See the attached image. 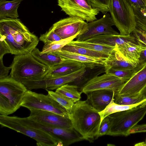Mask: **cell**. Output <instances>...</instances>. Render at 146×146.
<instances>
[{"instance_id":"f546056e","label":"cell","mask_w":146,"mask_h":146,"mask_svg":"<svg viewBox=\"0 0 146 146\" xmlns=\"http://www.w3.org/2000/svg\"><path fill=\"white\" fill-rule=\"evenodd\" d=\"M46 90L48 93L47 95L59 103L67 111L70 110L72 108L74 102L72 100L55 92L48 90Z\"/></svg>"},{"instance_id":"83f0119b","label":"cell","mask_w":146,"mask_h":146,"mask_svg":"<svg viewBox=\"0 0 146 146\" xmlns=\"http://www.w3.org/2000/svg\"><path fill=\"white\" fill-rule=\"evenodd\" d=\"M78 35H76L60 40L45 44L41 52L43 53H52L60 51L64 46L76 38Z\"/></svg>"},{"instance_id":"74e56055","label":"cell","mask_w":146,"mask_h":146,"mask_svg":"<svg viewBox=\"0 0 146 146\" xmlns=\"http://www.w3.org/2000/svg\"><path fill=\"white\" fill-rule=\"evenodd\" d=\"M11 68V65L8 67L5 66L3 64V58H0V79L8 76L9 71Z\"/></svg>"},{"instance_id":"d590c367","label":"cell","mask_w":146,"mask_h":146,"mask_svg":"<svg viewBox=\"0 0 146 146\" xmlns=\"http://www.w3.org/2000/svg\"><path fill=\"white\" fill-rule=\"evenodd\" d=\"M137 41L146 45V33L137 27L133 32Z\"/></svg>"},{"instance_id":"60d3db41","label":"cell","mask_w":146,"mask_h":146,"mask_svg":"<svg viewBox=\"0 0 146 146\" xmlns=\"http://www.w3.org/2000/svg\"><path fill=\"white\" fill-rule=\"evenodd\" d=\"M135 146H145V142H142L138 143H137L135 145Z\"/></svg>"},{"instance_id":"d6a6232c","label":"cell","mask_w":146,"mask_h":146,"mask_svg":"<svg viewBox=\"0 0 146 146\" xmlns=\"http://www.w3.org/2000/svg\"><path fill=\"white\" fill-rule=\"evenodd\" d=\"M133 70H127L111 68L105 72L106 73L111 74L119 78L125 83L130 78Z\"/></svg>"},{"instance_id":"d6986e66","label":"cell","mask_w":146,"mask_h":146,"mask_svg":"<svg viewBox=\"0 0 146 146\" xmlns=\"http://www.w3.org/2000/svg\"><path fill=\"white\" fill-rule=\"evenodd\" d=\"M84 65L76 61L65 59L63 62L50 68L44 78H53L65 76L78 70Z\"/></svg>"},{"instance_id":"2e32d148","label":"cell","mask_w":146,"mask_h":146,"mask_svg":"<svg viewBox=\"0 0 146 146\" xmlns=\"http://www.w3.org/2000/svg\"><path fill=\"white\" fill-rule=\"evenodd\" d=\"M114 48L125 60L136 67L140 62L141 52L146 50V45L138 41H128L120 46L116 45Z\"/></svg>"},{"instance_id":"836d02e7","label":"cell","mask_w":146,"mask_h":146,"mask_svg":"<svg viewBox=\"0 0 146 146\" xmlns=\"http://www.w3.org/2000/svg\"><path fill=\"white\" fill-rule=\"evenodd\" d=\"M62 39L51 27L45 33L41 35L39 38V40L43 42L44 44Z\"/></svg>"},{"instance_id":"4dcf8cb0","label":"cell","mask_w":146,"mask_h":146,"mask_svg":"<svg viewBox=\"0 0 146 146\" xmlns=\"http://www.w3.org/2000/svg\"><path fill=\"white\" fill-rule=\"evenodd\" d=\"M132 8L135 14L137 27L146 33V10L142 8Z\"/></svg>"},{"instance_id":"7bdbcfd3","label":"cell","mask_w":146,"mask_h":146,"mask_svg":"<svg viewBox=\"0 0 146 146\" xmlns=\"http://www.w3.org/2000/svg\"><path fill=\"white\" fill-rule=\"evenodd\" d=\"M145 146H146V139L145 140Z\"/></svg>"},{"instance_id":"7402d4cb","label":"cell","mask_w":146,"mask_h":146,"mask_svg":"<svg viewBox=\"0 0 146 146\" xmlns=\"http://www.w3.org/2000/svg\"><path fill=\"white\" fill-rule=\"evenodd\" d=\"M31 53L36 60L50 68L63 62L65 60L61 57L52 53H43L36 47Z\"/></svg>"},{"instance_id":"30bf717a","label":"cell","mask_w":146,"mask_h":146,"mask_svg":"<svg viewBox=\"0 0 146 146\" xmlns=\"http://www.w3.org/2000/svg\"><path fill=\"white\" fill-rule=\"evenodd\" d=\"M58 5L69 17H79L87 23L96 20L100 12L84 0H58Z\"/></svg>"},{"instance_id":"8fae6325","label":"cell","mask_w":146,"mask_h":146,"mask_svg":"<svg viewBox=\"0 0 146 146\" xmlns=\"http://www.w3.org/2000/svg\"><path fill=\"white\" fill-rule=\"evenodd\" d=\"M146 90V60H140L134 69L130 78L123 84L117 93L120 95L136 96Z\"/></svg>"},{"instance_id":"4316f807","label":"cell","mask_w":146,"mask_h":146,"mask_svg":"<svg viewBox=\"0 0 146 146\" xmlns=\"http://www.w3.org/2000/svg\"><path fill=\"white\" fill-rule=\"evenodd\" d=\"M69 43L108 54L115 47L85 41H78L73 40Z\"/></svg>"},{"instance_id":"9c48e42d","label":"cell","mask_w":146,"mask_h":146,"mask_svg":"<svg viewBox=\"0 0 146 146\" xmlns=\"http://www.w3.org/2000/svg\"><path fill=\"white\" fill-rule=\"evenodd\" d=\"M14 118L23 124L39 129L51 135L57 142H61L63 146L69 145L75 142L77 136L73 129L53 127L32 121L27 117L14 116Z\"/></svg>"},{"instance_id":"6da1fadb","label":"cell","mask_w":146,"mask_h":146,"mask_svg":"<svg viewBox=\"0 0 146 146\" xmlns=\"http://www.w3.org/2000/svg\"><path fill=\"white\" fill-rule=\"evenodd\" d=\"M0 43L15 55L31 52L39 41L20 19L9 18L0 19Z\"/></svg>"},{"instance_id":"4fadbf2b","label":"cell","mask_w":146,"mask_h":146,"mask_svg":"<svg viewBox=\"0 0 146 146\" xmlns=\"http://www.w3.org/2000/svg\"><path fill=\"white\" fill-rule=\"evenodd\" d=\"M124 82L119 78L106 73L96 76L88 80L80 89L81 93L101 90H112L117 93Z\"/></svg>"},{"instance_id":"e0dca14e","label":"cell","mask_w":146,"mask_h":146,"mask_svg":"<svg viewBox=\"0 0 146 146\" xmlns=\"http://www.w3.org/2000/svg\"><path fill=\"white\" fill-rule=\"evenodd\" d=\"M91 105L99 112L105 109L114 98L115 92L108 90L93 91L86 93Z\"/></svg>"},{"instance_id":"cb8c5ba5","label":"cell","mask_w":146,"mask_h":146,"mask_svg":"<svg viewBox=\"0 0 146 146\" xmlns=\"http://www.w3.org/2000/svg\"><path fill=\"white\" fill-rule=\"evenodd\" d=\"M61 51L79 54L86 56L106 59L109 54L68 43L64 46Z\"/></svg>"},{"instance_id":"484cf974","label":"cell","mask_w":146,"mask_h":146,"mask_svg":"<svg viewBox=\"0 0 146 146\" xmlns=\"http://www.w3.org/2000/svg\"><path fill=\"white\" fill-rule=\"evenodd\" d=\"M75 85L68 84L64 85L56 89L55 92L72 100L74 103L80 100L81 93L78 90Z\"/></svg>"},{"instance_id":"ac0fdd59","label":"cell","mask_w":146,"mask_h":146,"mask_svg":"<svg viewBox=\"0 0 146 146\" xmlns=\"http://www.w3.org/2000/svg\"><path fill=\"white\" fill-rule=\"evenodd\" d=\"M135 37L131 34L121 35L105 34L95 36L85 41L115 47L116 45L120 46L128 41L137 42Z\"/></svg>"},{"instance_id":"f1b7e54d","label":"cell","mask_w":146,"mask_h":146,"mask_svg":"<svg viewBox=\"0 0 146 146\" xmlns=\"http://www.w3.org/2000/svg\"><path fill=\"white\" fill-rule=\"evenodd\" d=\"M114 98L115 103L123 105H130L135 104L146 99L141 95L132 96L115 94Z\"/></svg>"},{"instance_id":"b9f144b4","label":"cell","mask_w":146,"mask_h":146,"mask_svg":"<svg viewBox=\"0 0 146 146\" xmlns=\"http://www.w3.org/2000/svg\"><path fill=\"white\" fill-rule=\"evenodd\" d=\"M89 5H91V3L89 0H84Z\"/></svg>"},{"instance_id":"ba28073f","label":"cell","mask_w":146,"mask_h":146,"mask_svg":"<svg viewBox=\"0 0 146 146\" xmlns=\"http://www.w3.org/2000/svg\"><path fill=\"white\" fill-rule=\"evenodd\" d=\"M21 106L29 110L36 109L44 110L68 117L67 110L51 97L30 90H28L25 93Z\"/></svg>"},{"instance_id":"7a4b0ae2","label":"cell","mask_w":146,"mask_h":146,"mask_svg":"<svg viewBox=\"0 0 146 146\" xmlns=\"http://www.w3.org/2000/svg\"><path fill=\"white\" fill-rule=\"evenodd\" d=\"M67 112L73 128L84 140L92 142L99 137L101 117L87 100L76 102Z\"/></svg>"},{"instance_id":"277c9868","label":"cell","mask_w":146,"mask_h":146,"mask_svg":"<svg viewBox=\"0 0 146 146\" xmlns=\"http://www.w3.org/2000/svg\"><path fill=\"white\" fill-rule=\"evenodd\" d=\"M27 90L22 82L9 75L0 79V114L8 115L16 111Z\"/></svg>"},{"instance_id":"603a6c76","label":"cell","mask_w":146,"mask_h":146,"mask_svg":"<svg viewBox=\"0 0 146 146\" xmlns=\"http://www.w3.org/2000/svg\"><path fill=\"white\" fill-rule=\"evenodd\" d=\"M23 0H5L0 1V19L6 18L18 19L17 9Z\"/></svg>"},{"instance_id":"d4e9b609","label":"cell","mask_w":146,"mask_h":146,"mask_svg":"<svg viewBox=\"0 0 146 146\" xmlns=\"http://www.w3.org/2000/svg\"><path fill=\"white\" fill-rule=\"evenodd\" d=\"M113 98L109 104L102 111L98 112L101 117V123L102 120L108 115L116 112L127 110L137 107L146 101V99L137 104L130 105H123L115 103Z\"/></svg>"},{"instance_id":"7c38bea8","label":"cell","mask_w":146,"mask_h":146,"mask_svg":"<svg viewBox=\"0 0 146 146\" xmlns=\"http://www.w3.org/2000/svg\"><path fill=\"white\" fill-rule=\"evenodd\" d=\"M51 27L62 39L82 34L88 30L87 23L79 17H73L62 19Z\"/></svg>"},{"instance_id":"8992f818","label":"cell","mask_w":146,"mask_h":146,"mask_svg":"<svg viewBox=\"0 0 146 146\" xmlns=\"http://www.w3.org/2000/svg\"><path fill=\"white\" fill-rule=\"evenodd\" d=\"M110 12L120 35H130L136 28L134 10L126 0H111Z\"/></svg>"},{"instance_id":"ab89813d","label":"cell","mask_w":146,"mask_h":146,"mask_svg":"<svg viewBox=\"0 0 146 146\" xmlns=\"http://www.w3.org/2000/svg\"><path fill=\"white\" fill-rule=\"evenodd\" d=\"M140 95H141L143 96L146 98V90H145ZM142 105L143 106H146V101L145 102H144L142 104Z\"/></svg>"},{"instance_id":"e575fe53","label":"cell","mask_w":146,"mask_h":146,"mask_svg":"<svg viewBox=\"0 0 146 146\" xmlns=\"http://www.w3.org/2000/svg\"><path fill=\"white\" fill-rule=\"evenodd\" d=\"M110 121L108 116L105 117L101 122L98 137L107 135L110 127Z\"/></svg>"},{"instance_id":"9a60e30c","label":"cell","mask_w":146,"mask_h":146,"mask_svg":"<svg viewBox=\"0 0 146 146\" xmlns=\"http://www.w3.org/2000/svg\"><path fill=\"white\" fill-rule=\"evenodd\" d=\"M27 118L32 121L49 126L68 129L73 128L68 117L47 111L31 109Z\"/></svg>"},{"instance_id":"ee69618b","label":"cell","mask_w":146,"mask_h":146,"mask_svg":"<svg viewBox=\"0 0 146 146\" xmlns=\"http://www.w3.org/2000/svg\"><path fill=\"white\" fill-rule=\"evenodd\" d=\"M4 0H0V1H4Z\"/></svg>"},{"instance_id":"ffe728a7","label":"cell","mask_w":146,"mask_h":146,"mask_svg":"<svg viewBox=\"0 0 146 146\" xmlns=\"http://www.w3.org/2000/svg\"><path fill=\"white\" fill-rule=\"evenodd\" d=\"M65 59L74 60L81 62L86 68L93 69L96 67L104 66V61L106 59L90 57L79 54L60 51L52 52Z\"/></svg>"},{"instance_id":"8d00e7d4","label":"cell","mask_w":146,"mask_h":146,"mask_svg":"<svg viewBox=\"0 0 146 146\" xmlns=\"http://www.w3.org/2000/svg\"><path fill=\"white\" fill-rule=\"evenodd\" d=\"M132 7L142 8L146 10V0H126Z\"/></svg>"},{"instance_id":"f35d334b","label":"cell","mask_w":146,"mask_h":146,"mask_svg":"<svg viewBox=\"0 0 146 146\" xmlns=\"http://www.w3.org/2000/svg\"><path fill=\"white\" fill-rule=\"evenodd\" d=\"M141 57L142 58L140 60H146V50L143 51L141 52L140 57Z\"/></svg>"},{"instance_id":"44dd1931","label":"cell","mask_w":146,"mask_h":146,"mask_svg":"<svg viewBox=\"0 0 146 146\" xmlns=\"http://www.w3.org/2000/svg\"><path fill=\"white\" fill-rule=\"evenodd\" d=\"M104 62L105 71L111 68L132 70L136 67L125 60L115 48Z\"/></svg>"},{"instance_id":"3957f363","label":"cell","mask_w":146,"mask_h":146,"mask_svg":"<svg viewBox=\"0 0 146 146\" xmlns=\"http://www.w3.org/2000/svg\"><path fill=\"white\" fill-rule=\"evenodd\" d=\"M11 66L9 76L21 82L25 80L43 78L50 68L36 60L31 52L15 55Z\"/></svg>"},{"instance_id":"5bb4252c","label":"cell","mask_w":146,"mask_h":146,"mask_svg":"<svg viewBox=\"0 0 146 146\" xmlns=\"http://www.w3.org/2000/svg\"><path fill=\"white\" fill-rule=\"evenodd\" d=\"M88 30L84 33L78 36L76 40L84 41L95 36L105 34L119 35L112 27L114 25L110 14H104L100 19L88 23Z\"/></svg>"},{"instance_id":"52a82bcc","label":"cell","mask_w":146,"mask_h":146,"mask_svg":"<svg viewBox=\"0 0 146 146\" xmlns=\"http://www.w3.org/2000/svg\"><path fill=\"white\" fill-rule=\"evenodd\" d=\"M0 124L35 140L38 146H56L58 142L51 135L39 129L24 125L16 120L14 116L0 115Z\"/></svg>"},{"instance_id":"5b68a950","label":"cell","mask_w":146,"mask_h":146,"mask_svg":"<svg viewBox=\"0 0 146 146\" xmlns=\"http://www.w3.org/2000/svg\"><path fill=\"white\" fill-rule=\"evenodd\" d=\"M142 104L108 116L110 121V125L107 135L125 136L129 135L130 130L146 114V106H143Z\"/></svg>"},{"instance_id":"1f68e13d","label":"cell","mask_w":146,"mask_h":146,"mask_svg":"<svg viewBox=\"0 0 146 146\" xmlns=\"http://www.w3.org/2000/svg\"><path fill=\"white\" fill-rule=\"evenodd\" d=\"M91 6L97 8L100 12L105 14L110 11L111 0H89Z\"/></svg>"}]
</instances>
